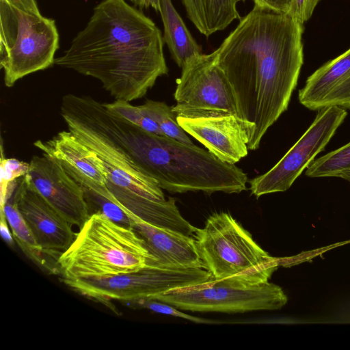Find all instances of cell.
Here are the masks:
<instances>
[{
    "label": "cell",
    "mask_w": 350,
    "mask_h": 350,
    "mask_svg": "<svg viewBox=\"0 0 350 350\" xmlns=\"http://www.w3.org/2000/svg\"><path fill=\"white\" fill-rule=\"evenodd\" d=\"M303 25L254 4L215 51L234 92L250 150L286 111L304 62Z\"/></svg>",
    "instance_id": "1"
},
{
    "label": "cell",
    "mask_w": 350,
    "mask_h": 350,
    "mask_svg": "<svg viewBox=\"0 0 350 350\" xmlns=\"http://www.w3.org/2000/svg\"><path fill=\"white\" fill-rule=\"evenodd\" d=\"M160 29L125 0H102L54 64L98 80L115 100L144 97L168 73Z\"/></svg>",
    "instance_id": "2"
},
{
    "label": "cell",
    "mask_w": 350,
    "mask_h": 350,
    "mask_svg": "<svg viewBox=\"0 0 350 350\" xmlns=\"http://www.w3.org/2000/svg\"><path fill=\"white\" fill-rule=\"evenodd\" d=\"M86 116L120 145L159 187L172 193L202 191L239 193L247 175L208 150L147 132L109 110L94 98L84 105Z\"/></svg>",
    "instance_id": "3"
},
{
    "label": "cell",
    "mask_w": 350,
    "mask_h": 350,
    "mask_svg": "<svg viewBox=\"0 0 350 350\" xmlns=\"http://www.w3.org/2000/svg\"><path fill=\"white\" fill-rule=\"evenodd\" d=\"M79 229L57 260L63 278H106L135 272L147 266L150 256L132 228L97 211Z\"/></svg>",
    "instance_id": "4"
},
{
    "label": "cell",
    "mask_w": 350,
    "mask_h": 350,
    "mask_svg": "<svg viewBox=\"0 0 350 350\" xmlns=\"http://www.w3.org/2000/svg\"><path fill=\"white\" fill-rule=\"evenodd\" d=\"M193 238L204 269L213 278L233 277L260 284L268 282L278 269V259L271 256L252 234L226 212L214 213Z\"/></svg>",
    "instance_id": "5"
},
{
    "label": "cell",
    "mask_w": 350,
    "mask_h": 350,
    "mask_svg": "<svg viewBox=\"0 0 350 350\" xmlns=\"http://www.w3.org/2000/svg\"><path fill=\"white\" fill-rule=\"evenodd\" d=\"M0 64L12 81L54 64L59 33L36 0H0Z\"/></svg>",
    "instance_id": "6"
},
{
    "label": "cell",
    "mask_w": 350,
    "mask_h": 350,
    "mask_svg": "<svg viewBox=\"0 0 350 350\" xmlns=\"http://www.w3.org/2000/svg\"><path fill=\"white\" fill-rule=\"evenodd\" d=\"M183 310L243 313L280 310L288 301L282 288L269 282L252 284L235 278H212L193 288L152 297Z\"/></svg>",
    "instance_id": "7"
},
{
    "label": "cell",
    "mask_w": 350,
    "mask_h": 350,
    "mask_svg": "<svg viewBox=\"0 0 350 350\" xmlns=\"http://www.w3.org/2000/svg\"><path fill=\"white\" fill-rule=\"evenodd\" d=\"M213 278L204 269H142L100 278L65 279L63 282L75 293L111 307V300L122 302L152 297L173 291L197 287Z\"/></svg>",
    "instance_id": "8"
},
{
    "label": "cell",
    "mask_w": 350,
    "mask_h": 350,
    "mask_svg": "<svg viewBox=\"0 0 350 350\" xmlns=\"http://www.w3.org/2000/svg\"><path fill=\"white\" fill-rule=\"evenodd\" d=\"M172 107L176 116L228 113L237 115L232 88L216 62L215 53L200 54L186 63L176 80Z\"/></svg>",
    "instance_id": "9"
},
{
    "label": "cell",
    "mask_w": 350,
    "mask_h": 350,
    "mask_svg": "<svg viewBox=\"0 0 350 350\" xmlns=\"http://www.w3.org/2000/svg\"><path fill=\"white\" fill-rule=\"evenodd\" d=\"M347 116L346 109L338 107L319 110L311 125L286 154L268 172L249 180L251 193L258 198L288 189L324 150Z\"/></svg>",
    "instance_id": "10"
},
{
    "label": "cell",
    "mask_w": 350,
    "mask_h": 350,
    "mask_svg": "<svg viewBox=\"0 0 350 350\" xmlns=\"http://www.w3.org/2000/svg\"><path fill=\"white\" fill-rule=\"evenodd\" d=\"M23 177L71 225L79 228L90 216L83 189L57 159L33 156Z\"/></svg>",
    "instance_id": "11"
},
{
    "label": "cell",
    "mask_w": 350,
    "mask_h": 350,
    "mask_svg": "<svg viewBox=\"0 0 350 350\" xmlns=\"http://www.w3.org/2000/svg\"><path fill=\"white\" fill-rule=\"evenodd\" d=\"M12 196L38 245L57 261L75 239L76 233L72 225L31 187L23 176L18 178Z\"/></svg>",
    "instance_id": "12"
},
{
    "label": "cell",
    "mask_w": 350,
    "mask_h": 350,
    "mask_svg": "<svg viewBox=\"0 0 350 350\" xmlns=\"http://www.w3.org/2000/svg\"><path fill=\"white\" fill-rule=\"evenodd\" d=\"M184 131L218 159L234 164L248 153L249 136L243 121L233 113L177 116Z\"/></svg>",
    "instance_id": "13"
},
{
    "label": "cell",
    "mask_w": 350,
    "mask_h": 350,
    "mask_svg": "<svg viewBox=\"0 0 350 350\" xmlns=\"http://www.w3.org/2000/svg\"><path fill=\"white\" fill-rule=\"evenodd\" d=\"M131 228L143 240L150 258L147 266L168 269H204L193 237L150 224L126 214Z\"/></svg>",
    "instance_id": "14"
},
{
    "label": "cell",
    "mask_w": 350,
    "mask_h": 350,
    "mask_svg": "<svg viewBox=\"0 0 350 350\" xmlns=\"http://www.w3.org/2000/svg\"><path fill=\"white\" fill-rule=\"evenodd\" d=\"M298 99L312 111L330 107L349 109L350 48L309 76L299 90Z\"/></svg>",
    "instance_id": "15"
},
{
    "label": "cell",
    "mask_w": 350,
    "mask_h": 350,
    "mask_svg": "<svg viewBox=\"0 0 350 350\" xmlns=\"http://www.w3.org/2000/svg\"><path fill=\"white\" fill-rule=\"evenodd\" d=\"M33 146L62 165L105 185L107 173L103 163L94 151L68 130L59 132L50 139H38L33 143Z\"/></svg>",
    "instance_id": "16"
},
{
    "label": "cell",
    "mask_w": 350,
    "mask_h": 350,
    "mask_svg": "<svg viewBox=\"0 0 350 350\" xmlns=\"http://www.w3.org/2000/svg\"><path fill=\"white\" fill-rule=\"evenodd\" d=\"M159 12L163 23V42L176 64L183 68L192 58L202 54L197 43L176 10L171 0H159Z\"/></svg>",
    "instance_id": "17"
},
{
    "label": "cell",
    "mask_w": 350,
    "mask_h": 350,
    "mask_svg": "<svg viewBox=\"0 0 350 350\" xmlns=\"http://www.w3.org/2000/svg\"><path fill=\"white\" fill-rule=\"evenodd\" d=\"M187 17L206 37L226 29L241 18L237 8V0H181Z\"/></svg>",
    "instance_id": "18"
},
{
    "label": "cell",
    "mask_w": 350,
    "mask_h": 350,
    "mask_svg": "<svg viewBox=\"0 0 350 350\" xmlns=\"http://www.w3.org/2000/svg\"><path fill=\"white\" fill-rule=\"evenodd\" d=\"M10 191L0 210L5 213L14 240L23 252L44 271L52 274L60 273L57 261L52 258L38 245L35 238L19 212Z\"/></svg>",
    "instance_id": "19"
},
{
    "label": "cell",
    "mask_w": 350,
    "mask_h": 350,
    "mask_svg": "<svg viewBox=\"0 0 350 350\" xmlns=\"http://www.w3.org/2000/svg\"><path fill=\"white\" fill-rule=\"evenodd\" d=\"M305 174L311 178L336 177L350 182V142L313 160Z\"/></svg>",
    "instance_id": "20"
},
{
    "label": "cell",
    "mask_w": 350,
    "mask_h": 350,
    "mask_svg": "<svg viewBox=\"0 0 350 350\" xmlns=\"http://www.w3.org/2000/svg\"><path fill=\"white\" fill-rule=\"evenodd\" d=\"M143 107L158 124L164 136L173 138L186 144H193L187 133L177 122V116L172 109L164 102L147 100Z\"/></svg>",
    "instance_id": "21"
},
{
    "label": "cell",
    "mask_w": 350,
    "mask_h": 350,
    "mask_svg": "<svg viewBox=\"0 0 350 350\" xmlns=\"http://www.w3.org/2000/svg\"><path fill=\"white\" fill-rule=\"evenodd\" d=\"M105 105L113 113L143 130L153 134L163 135L158 124L148 115L142 105H133L129 101L122 100L105 103Z\"/></svg>",
    "instance_id": "22"
},
{
    "label": "cell",
    "mask_w": 350,
    "mask_h": 350,
    "mask_svg": "<svg viewBox=\"0 0 350 350\" xmlns=\"http://www.w3.org/2000/svg\"><path fill=\"white\" fill-rule=\"evenodd\" d=\"M125 305L131 307H139L150 310L153 312L164 314L172 315L183 318L196 323H208L209 321L195 317L187 314L179 312L176 308L168 304L161 302L155 299H142L132 301L123 302Z\"/></svg>",
    "instance_id": "23"
},
{
    "label": "cell",
    "mask_w": 350,
    "mask_h": 350,
    "mask_svg": "<svg viewBox=\"0 0 350 350\" xmlns=\"http://www.w3.org/2000/svg\"><path fill=\"white\" fill-rule=\"evenodd\" d=\"M29 168V163L21 161L16 159L4 158L1 146V182L8 183L24 176L27 173Z\"/></svg>",
    "instance_id": "24"
},
{
    "label": "cell",
    "mask_w": 350,
    "mask_h": 350,
    "mask_svg": "<svg viewBox=\"0 0 350 350\" xmlns=\"http://www.w3.org/2000/svg\"><path fill=\"white\" fill-rule=\"evenodd\" d=\"M319 1L291 0L288 13L303 25L312 16Z\"/></svg>",
    "instance_id": "25"
},
{
    "label": "cell",
    "mask_w": 350,
    "mask_h": 350,
    "mask_svg": "<svg viewBox=\"0 0 350 350\" xmlns=\"http://www.w3.org/2000/svg\"><path fill=\"white\" fill-rule=\"evenodd\" d=\"M254 4L275 11L288 13L291 0H253Z\"/></svg>",
    "instance_id": "26"
},
{
    "label": "cell",
    "mask_w": 350,
    "mask_h": 350,
    "mask_svg": "<svg viewBox=\"0 0 350 350\" xmlns=\"http://www.w3.org/2000/svg\"><path fill=\"white\" fill-rule=\"evenodd\" d=\"M8 225L4 212L0 210V231L1 237L10 247H13L14 246L15 240L12 233H11L10 230Z\"/></svg>",
    "instance_id": "27"
},
{
    "label": "cell",
    "mask_w": 350,
    "mask_h": 350,
    "mask_svg": "<svg viewBox=\"0 0 350 350\" xmlns=\"http://www.w3.org/2000/svg\"><path fill=\"white\" fill-rule=\"evenodd\" d=\"M143 8H152L156 12H159V0H142Z\"/></svg>",
    "instance_id": "28"
},
{
    "label": "cell",
    "mask_w": 350,
    "mask_h": 350,
    "mask_svg": "<svg viewBox=\"0 0 350 350\" xmlns=\"http://www.w3.org/2000/svg\"><path fill=\"white\" fill-rule=\"evenodd\" d=\"M131 2L134 3L135 5L139 6V8H143L142 0H130Z\"/></svg>",
    "instance_id": "29"
},
{
    "label": "cell",
    "mask_w": 350,
    "mask_h": 350,
    "mask_svg": "<svg viewBox=\"0 0 350 350\" xmlns=\"http://www.w3.org/2000/svg\"><path fill=\"white\" fill-rule=\"evenodd\" d=\"M10 185H14V186H15V187H16V183L15 182H12V183H10V185H9V186H8V188H9V187H10ZM7 192H8V191H7ZM5 196H6V195H5ZM3 200H4V199H3V200H1V202H0V206H2V205L3 204Z\"/></svg>",
    "instance_id": "30"
},
{
    "label": "cell",
    "mask_w": 350,
    "mask_h": 350,
    "mask_svg": "<svg viewBox=\"0 0 350 350\" xmlns=\"http://www.w3.org/2000/svg\"><path fill=\"white\" fill-rule=\"evenodd\" d=\"M245 0H237V1H245Z\"/></svg>",
    "instance_id": "31"
}]
</instances>
